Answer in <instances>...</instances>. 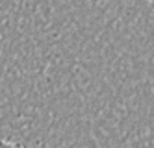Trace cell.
<instances>
[{
    "label": "cell",
    "instance_id": "2",
    "mask_svg": "<svg viewBox=\"0 0 154 148\" xmlns=\"http://www.w3.org/2000/svg\"><path fill=\"white\" fill-rule=\"evenodd\" d=\"M147 2H149V6L152 8V11H154V0H147Z\"/></svg>",
    "mask_w": 154,
    "mask_h": 148
},
{
    "label": "cell",
    "instance_id": "1",
    "mask_svg": "<svg viewBox=\"0 0 154 148\" xmlns=\"http://www.w3.org/2000/svg\"><path fill=\"white\" fill-rule=\"evenodd\" d=\"M0 148H24V146H20V144H17V143H9V141L0 139Z\"/></svg>",
    "mask_w": 154,
    "mask_h": 148
}]
</instances>
